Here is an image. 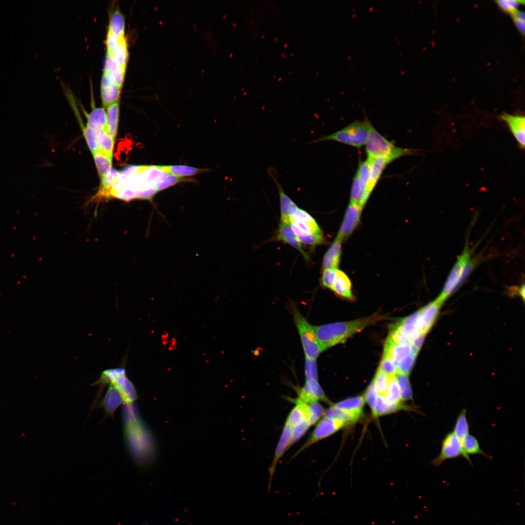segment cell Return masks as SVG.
I'll return each mask as SVG.
<instances>
[{
  "instance_id": "obj_7",
  "label": "cell",
  "mask_w": 525,
  "mask_h": 525,
  "mask_svg": "<svg viewBox=\"0 0 525 525\" xmlns=\"http://www.w3.org/2000/svg\"><path fill=\"white\" fill-rule=\"evenodd\" d=\"M462 456L460 442L453 432L445 435L441 441L440 452L431 462L432 465L438 467L445 460Z\"/></svg>"
},
{
  "instance_id": "obj_32",
  "label": "cell",
  "mask_w": 525,
  "mask_h": 525,
  "mask_svg": "<svg viewBox=\"0 0 525 525\" xmlns=\"http://www.w3.org/2000/svg\"><path fill=\"white\" fill-rule=\"evenodd\" d=\"M365 401L363 396L349 398L332 404L335 408L362 415Z\"/></svg>"
},
{
  "instance_id": "obj_13",
  "label": "cell",
  "mask_w": 525,
  "mask_h": 525,
  "mask_svg": "<svg viewBox=\"0 0 525 525\" xmlns=\"http://www.w3.org/2000/svg\"><path fill=\"white\" fill-rule=\"evenodd\" d=\"M121 88L116 83L112 76L104 71L101 83V95L104 107L119 101Z\"/></svg>"
},
{
  "instance_id": "obj_48",
  "label": "cell",
  "mask_w": 525,
  "mask_h": 525,
  "mask_svg": "<svg viewBox=\"0 0 525 525\" xmlns=\"http://www.w3.org/2000/svg\"><path fill=\"white\" fill-rule=\"evenodd\" d=\"M301 244L309 246H315L324 242L323 233H312L298 237Z\"/></svg>"
},
{
  "instance_id": "obj_1",
  "label": "cell",
  "mask_w": 525,
  "mask_h": 525,
  "mask_svg": "<svg viewBox=\"0 0 525 525\" xmlns=\"http://www.w3.org/2000/svg\"><path fill=\"white\" fill-rule=\"evenodd\" d=\"M386 316L376 312L369 316L346 322L314 326L321 352L341 342Z\"/></svg>"
},
{
  "instance_id": "obj_24",
  "label": "cell",
  "mask_w": 525,
  "mask_h": 525,
  "mask_svg": "<svg viewBox=\"0 0 525 525\" xmlns=\"http://www.w3.org/2000/svg\"><path fill=\"white\" fill-rule=\"evenodd\" d=\"M419 311L400 320L397 325L406 334L412 342L420 332L418 326Z\"/></svg>"
},
{
  "instance_id": "obj_19",
  "label": "cell",
  "mask_w": 525,
  "mask_h": 525,
  "mask_svg": "<svg viewBox=\"0 0 525 525\" xmlns=\"http://www.w3.org/2000/svg\"><path fill=\"white\" fill-rule=\"evenodd\" d=\"M411 352V345L395 344L387 339L384 355L390 358L397 367Z\"/></svg>"
},
{
  "instance_id": "obj_2",
  "label": "cell",
  "mask_w": 525,
  "mask_h": 525,
  "mask_svg": "<svg viewBox=\"0 0 525 525\" xmlns=\"http://www.w3.org/2000/svg\"><path fill=\"white\" fill-rule=\"evenodd\" d=\"M372 127L367 118L362 121H356L330 135L313 140L309 144L335 141L359 148L366 143Z\"/></svg>"
},
{
  "instance_id": "obj_12",
  "label": "cell",
  "mask_w": 525,
  "mask_h": 525,
  "mask_svg": "<svg viewBox=\"0 0 525 525\" xmlns=\"http://www.w3.org/2000/svg\"><path fill=\"white\" fill-rule=\"evenodd\" d=\"M442 302L436 299L419 311L418 326L420 333L426 334L430 330L438 314Z\"/></svg>"
},
{
  "instance_id": "obj_55",
  "label": "cell",
  "mask_w": 525,
  "mask_h": 525,
  "mask_svg": "<svg viewBox=\"0 0 525 525\" xmlns=\"http://www.w3.org/2000/svg\"><path fill=\"white\" fill-rule=\"evenodd\" d=\"M508 292L510 295H518L521 296L523 299L525 298V285L523 284L520 287H512L509 289Z\"/></svg>"
},
{
  "instance_id": "obj_18",
  "label": "cell",
  "mask_w": 525,
  "mask_h": 525,
  "mask_svg": "<svg viewBox=\"0 0 525 525\" xmlns=\"http://www.w3.org/2000/svg\"><path fill=\"white\" fill-rule=\"evenodd\" d=\"M296 405L289 414L286 421L292 427L308 422L310 416L309 404L298 398L293 400Z\"/></svg>"
},
{
  "instance_id": "obj_44",
  "label": "cell",
  "mask_w": 525,
  "mask_h": 525,
  "mask_svg": "<svg viewBox=\"0 0 525 525\" xmlns=\"http://www.w3.org/2000/svg\"><path fill=\"white\" fill-rule=\"evenodd\" d=\"M310 416L308 423L311 426L315 424L324 415L325 410L318 401L309 403Z\"/></svg>"
},
{
  "instance_id": "obj_4",
  "label": "cell",
  "mask_w": 525,
  "mask_h": 525,
  "mask_svg": "<svg viewBox=\"0 0 525 525\" xmlns=\"http://www.w3.org/2000/svg\"><path fill=\"white\" fill-rule=\"evenodd\" d=\"M289 308L300 337L305 358L316 360L321 351L314 326L302 315L295 303H290Z\"/></svg>"
},
{
  "instance_id": "obj_3",
  "label": "cell",
  "mask_w": 525,
  "mask_h": 525,
  "mask_svg": "<svg viewBox=\"0 0 525 525\" xmlns=\"http://www.w3.org/2000/svg\"><path fill=\"white\" fill-rule=\"evenodd\" d=\"M366 144V152L368 160L377 157H384L391 162L401 157L413 154L411 149L395 146L381 135L373 126Z\"/></svg>"
},
{
  "instance_id": "obj_5",
  "label": "cell",
  "mask_w": 525,
  "mask_h": 525,
  "mask_svg": "<svg viewBox=\"0 0 525 525\" xmlns=\"http://www.w3.org/2000/svg\"><path fill=\"white\" fill-rule=\"evenodd\" d=\"M471 252L466 245L462 253L457 258L444 285L439 296L436 298L443 303L446 298L463 281V276L467 266L471 262Z\"/></svg>"
},
{
  "instance_id": "obj_17",
  "label": "cell",
  "mask_w": 525,
  "mask_h": 525,
  "mask_svg": "<svg viewBox=\"0 0 525 525\" xmlns=\"http://www.w3.org/2000/svg\"><path fill=\"white\" fill-rule=\"evenodd\" d=\"M351 289V283L349 277L345 272L338 269L332 290L336 296L342 298L353 301L354 296Z\"/></svg>"
},
{
  "instance_id": "obj_11",
  "label": "cell",
  "mask_w": 525,
  "mask_h": 525,
  "mask_svg": "<svg viewBox=\"0 0 525 525\" xmlns=\"http://www.w3.org/2000/svg\"><path fill=\"white\" fill-rule=\"evenodd\" d=\"M298 399L307 404L321 401L332 404L318 383V380H306L304 385L298 390Z\"/></svg>"
},
{
  "instance_id": "obj_16",
  "label": "cell",
  "mask_w": 525,
  "mask_h": 525,
  "mask_svg": "<svg viewBox=\"0 0 525 525\" xmlns=\"http://www.w3.org/2000/svg\"><path fill=\"white\" fill-rule=\"evenodd\" d=\"M123 402V398L120 390L110 384L101 402V406L105 410L106 415L112 416L115 411Z\"/></svg>"
},
{
  "instance_id": "obj_29",
  "label": "cell",
  "mask_w": 525,
  "mask_h": 525,
  "mask_svg": "<svg viewBox=\"0 0 525 525\" xmlns=\"http://www.w3.org/2000/svg\"><path fill=\"white\" fill-rule=\"evenodd\" d=\"M92 155L99 176L101 178L112 169L113 155L99 150Z\"/></svg>"
},
{
  "instance_id": "obj_30",
  "label": "cell",
  "mask_w": 525,
  "mask_h": 525,
  "mask_svg": "<svg viewBox=\"0 0 525 525\" xmlns=\"http://www.w3.org/2000/svg\"><path fill=\"white\" fill-rule=\"evenodd\" d=\"M125 69L119 65L110 55L106 53L104 71L109 73L117 85L121 88L122 85Z\"/></svg>"
},
{
  "instance_id": "obj_28",
  "label": "cell",
  "mask_w": 525,
  "mask_h": 525,
  "mask_svg": "<svg viewBox=\"0 0 525 525\" xmlns=\"http://www.w3.org/2000/svg\"><path fill=\"white\" fill-rule=\"evenodd\" d=\"M462 456L472 465L469 455H481L489 459L490 456L484 452L481 448L477 438L472 435L469 434L465 438L462 445Z\"/></svg>"
},
{
  "instance_id": "obj_15",
  "label": "cell",
  "mask_w": 525,
  "mask_h": 525,
  "mask_svg": "<svg viewBox=\"0 0 525 525\" xmlns=\"http://www.w3.org/2000/svg\"><path fill=\"white\" fill-rule=\"evenodd\" d=\"M276 239L292 246L298 250L307 260L309 257L304 251L298 237L293 230L290 223L280 222L277 231Z\"/></svg>"
},
{
  "instance_id": "obj_39",
  "label": "cell",
  "mask_w": 525,
  "mask_h": 525,
  "mask_svg": "<svg viewBox=\"0 0 525 525\" xmlns=\"http://www.w3.org/2000/svg\"><path fill=\"white\" fill-rule=\"evenodd\" d=\"M108 54L119 65L125 69L128 58V47L126 39L124 38L121 41L111 54Z\"/></svg>"
},
{
  "instance_id": "obj_27",
  "label": "cell",
  "mask_w": 525,
  "mask_h": 525,
  "mask_svg": "<svg viewBox=\"0 0 525 525\" xmlns=\"http://www.w3.org/2000/svg\"><path fill=\"white\" fill-rule=\"evenodd\" d=\"M87 126L100 131L106 129V113L103 107H94L87 115Z\"/></svg>"
},
{
  "instance_id": "obj_34",
  "label": "cell",
  "mask_w": 525,
  "mask_h": 525,
  "mask_svg": "<svg viewBox=\"0 0 525 525\" xmlns=\"http://www.w3.org/2000/svg\"><path fill=\"white\" fill-rule=\"evenodd\" d=\"M469 429L467 411L465 409H463L460 412L456 419L453 431L459 439L461 447L465 438L469 434Z\"/></svg>"
},
{
  "instance_id": "obj_10",
  "label": "cell",
  "mask_w": 525,
  "mask_h": 525,
  "mask_svg": "<svg viewBox=\"0 0 525 525\" xmlns=\"http://www.w3.org/2000/svg\"><path fill=\"white\" fill-rule=\"evenodd\" d=\"M268 173L275 184L280 197V222L290 223L292 213L298 206L292 199L284 191L278 177L277 172L274 167H269Z\"/></svg>"
},
{
  "instance_id": "obj_37",
  "label": "cell",
  "mask_w": 525,
  "mask_h": 525,
  "mask_svg": "<svg viewBox=\"0 0 525 525\" xmlns=\"http://www.w3.org/2000/svg\"><path fill=\"white\" fill-rule=\"evenodd\" d=\"M83 133L88 147L92 154L100 149V138L102 131L86 126L83 128Z\"/></svg>"
},
{
  "instance_id": "obj_26",
  "label": "cell",
  "mask_w": 525,
  "mask_h": 525,
  "mask_svg": "<svg viewBox=\"0 0 525 525\" xmlns=\"http://www.w3.org/2000/svg\"><path fill=\"white\" fill-rule=\"evenodd\" d=\"M106 108V131L115 140L117 135L119 119V101L108 105Z\"/></svg>"
},
{
  "instance_id": "obj_14",
  "label": "cell",
  "mask_w": 525,
  "mask_h": 525,
  "mask_svg": "<svg viewBox=\"0 0 525 525\" xmlns=\"http://www.w3.org/2000/svg\"><path fill=\"white\" fill-rule=\"evenodd\" d=\"M499 117L506 122L520 147L524 149L525 136V116L504 112Z\"/></svg>"
},
{
  "instance_id": "obj_46",
  "label": "cell",
  "mask_w": 525,
  "mask_h": 525,
  "mask_svg": "<svg viewBox=\"0 0 525 525\" xmlns=\"http://www.w3.org/2000/svg\"><path fill=\"white\" fill-rule=\"evenodd\" d=\"M338 269H323L321 284L323 287L332 290Z\"/></svg>"
},
{
  "instance_id": "obj_35",
  "label": "cell",
  "mask_w": 525,
  "mask_h": 525,
  "mask_svg": "<svg viewBox=\"0 0 525 525\" xmlns=\"http://www.w3.org/2000/svg\"><path fill=\"white\" fill-rule=\"evenodd\" d=\"M190 181H194V180L185 177H179L165 173L159 176L153 186L158 192L164 190L180 182Z\"/></svg>"
},
{
  "instance_id": "obj_25",
  "label": "cell",
  "mask_w": 525,
  "mask_h": 525,
  "mask_svg": "<svg viewBox=\"0 0 525 525\" xmlns=\"http://www.w3.org/2000/svg\"><path fill=\"white\" fill-rule=\"evenodd\" d=\"M166 173L179 177L191 176L209 171L207 169L198 168L185 165H159Z\"/></svg>"
},
{
  "instance_id": "obj_52",
  "label": "cell",
  "mask_w": 525,
  "mask_h": 525,
  "mask_svg": "<svg viewBox=\"0 0 525 525\" xmlns=\"http://www.w3.org/2000/svg\"><path fill=\"white\" fill-rule=\"evenodd\" d=\"M124 38H125V37H118L114 34L108 31L105 41L107 49L106 53L111 54L121 41Z\"/></svg>"
},
{
  "instance_id": "obj_54",
  "label": "cell",
  "mask_w": 525,
  "mask_h": 525,
  "mask_svg": "<svg viewBox=\"0 0 525 525\" xmlns=\"http://www.w3.org/2000/svg\"><path fill=\"white\" fill-rule=\"evenodd\" d=\"M378 394V393L376 390L374 382L373 381L370 383L369 385L366 389L365 395L364 396L365 402H366L368 403L371 409L373 406L374 402Z\"/></svg>"
},
{
  "instance_id": "obj_56",
  "label": "cell",
  "mask_w": 525,
  "mask_h": 525,
  "mask_svg": "<svg viewBox=\"0 0 525 525\" xmlns=\"http://www.w3.org/2000/svg\"><path fill=\"white\" fill-rule=\"evenodd\" d=\"M496 2L498 5L505 11L513 15L515 12L517 11L512 9L510 5L508 4L507 0H496Z\"/></svg>"
},
{
  "instance_id": "obj_36",
  "label": "cell",
  "mask_w": 525,
  "mask_h": 525,
  "mask_svg": "<svg viewBox=\"0 0 525 525\" xmlns=\"http://www.w3.org/2000/svg\"><path fill=\"white\" fill-rule=\"evenodd\" d=\"M108 31L118 37H125L124 18L121 12L118 9L114 11L109 18Z\"/></svg>"
},
{
  "instance_id": "obj_20",
  "label": "cell",
  "mask_w": 525,
  "mask_h": 525,
  "mask_svg": "<svg viewBox=\"0 0 525 525\" xmlns=\"http://www.w3.org/2000/svg\"><path fill=\"white\" fill-rule=\"evenodd\" d=\"M342 242L336 238L328 248L323 258V269L338 268L342 254Z\"/></svg>"
},
{
  "instance_id": "obj_38",
  "label": "cell",
  "mask_w": 525,
  "mask_h": 525,
  "mask_svg": "<svg viewBox=\"0 0 525 525\" xmlns=\"http://www.w3.org/2000/svg\"><path fill=\"white\" fill-rule=\"evenodd\" d=\"M384 397L389 404H402L399 386L395 375L390 376L388 387Z\"/></svg>"
},
{
  "instance_id": "obj_58",
  "label": "cell",
  "mask_w": 525,
  "mask_h": 525,
  "mask_svg": "<svg viewBox=\"0 0 525 525\" xmlns=\"http://www.w3.org/2000/svg\"><path fill=\"white\" fill-rule=\"evenodd\" d=\"M513 16L514 18H516L521 20L525 21V14L523 12L519 11L517 10Z\"/></svg>"
},
{
  "instance_id": "obj_42",
  "label": "cell",
  "mask_w": 525,
  "mask_h": 525,
  "mask_svg": "<svg viewBox=\"0 0 525 525\" xmlns=\"http://www.w3.org/2000/svg\"><path fill=\"white\" fill-rule=\"evenodd\" d=\"M120 171L112 168L110 172L101 179L100 189L96 196H99L106 192L111 187L116 178L119 176Z\"/></svg>"
},
{
  "instance_id": "obj_43",
  "label": "cell",
  "mask_w": 525,
  "mask_h": 525,
  "mask_svg": "<svg viewBox=\"0 0 525 525\" xmlns=\"http://www.w3.org/2000/svg\"><path fill=\"white\" fill-rule=\"evenodd\" d=\"M387 340L398 345H412V341L396 325L393 327Z\"/></svg>"
},
{
  "instance_id": "obj_21",
  "label": "cell",
  "mask_w": 525,
  "mask_h": 525,
  "mask_svg": "<svg viewBox=\"0 0 525 525\" xmlns=\"http://www.w3.org/2000/svg\"><path fill=\"white\" fill-rule=\"evenodd\" d=\"M165 173L159 165H140L138 177L141 188L153 186L159 176Z\"/></svg>"
},
{
  "instance_id": "obj_9",
  "label": "cell",
  "mask_w": 525,
  "mask_h": 525,
  "mask_svg": "<svg viewBox=\"0 0 525 525\" xmlns=\"http://www.w3.org/2000/svg\"><path fill=\"white\" fill-rule=\"evenodd\" d=\"M292 426L285 421L280 438L277 445L272 463L268 469L269 474L267 486L268 493L270 494L272 482L277 463L283 454L289 448L292 437Z\"/></svg>"
},
{
  "instance_id": "obj_23",
  "label": "cell",
  "mask_w": 525,
  "mask_h": 525,
  "mask_svg": "<svg viewBox=\"0 0 525 525\" xmlns=\"http://www.w3.org/2000/svg\"><path fill=\"white\" fill-rule=\"evenodd\" d=\"M110 384L114 385L120 390L123 398L124 402H131L136 399V393L134 386L127 378L125 371L117 377Z\"/></svg>"
},
{
  "instance_id": "obj_47",
  "label": "cell",
  "mask_w": 525,
  "mask_h": 525,
  "mask_svg": "<svg viewBox=\"0 0 525 525\" xmlns=\"http://www.w3.org/2000/svg\"><path fill=\"white\" fill-rule=\"evenodd\" d=\"M115 140L105 131L101 134L100 150L108 154L113 155Z\"/></svg>"
},
{
  "instance_id": "obj_31",
  "label": "cell",
  "mask_w": 525,
  "mask_h": 525,
  "mask_svg": "<svg viewBox=\"0 0 525 525\" xmlns=\"http://www.w3.org/2000/svg\"><path fill=\"white\" fill-rule=\"evenodd\" d=\"M324 417L342 421L347 425L356 421L362 415L337 409L332 404L325 410Z\"/></svg>"
},
{
  "instance_id": "obj_6",
  "label": "cell",
  "mask_w": 525,
  "mask_h": 525,
  "mask_svg": "<svg viewBox=\"0 0 525 525\" xmlns=\"http://www.w3.org/2000/svg\"><path fill=\"white\" fill-rule=\"evenodd\" d=\"M346 425L347 424L342 421L324 417L317 423L307 440L293 458L311 445L331 436Z\"/></svg>"
},
{
  "instance_id": "obj_40",
  "label": "cell",
  "mask_w": 525,
  "mask_h": 525,
  "mask_svg": "<svg viewBox=\"0 0 525 525\" xmlns=\"http://www.w3.org/2000/svg\"><path fill=\"white\" fill-rule=\"evenodd\" d=\"M395 376L399 386L402 401L412 400L413 393L408 375L397 372Z\"/></svg>"
},
{
  "instance_id": "obj_41",
  "label": "cell",
  "mask_w": 525,
  "mask_h": 525,
  "mask_svg": "<svg viewBox=\"0 0 525 525\" xmlns=\"http://www.w3.org/2000/svg\"><path fill=\"white\" fill-rule=\"evenodd\" d=\"M390 376L378 368L373 381L378 393L383 397L387 391Z\"/></svg>"
},
{
  "instance_id": "obj_49",
  "label": "cell",
  "mask_w": 525,
  "mask_h": 525,
  "mask_svg": "<svg viewBox=\"0 0 525 525\" xmlns=\"http://www.w3.org/2000/svg\"><path fill=\"white\" fill-rule=\"evenodd\" d=\"M310 427L311 426L309 423L305 422L292 427V437L289 447L298 440L305 434Z\"/></svg>"
},
{
  "instance_id": "obj_45",
  "label": "cell",
  "mask_w": 525,
  "mask_h": 525,
  "mask_svg": "<svg viewBox=\"0 0 525 525\" xmlns=\"http://www.w3.org/2000/svg\"><path fill=\"white\" fill-rule=\"evenodd\" d=\"M418 354V352L412 349L411 353L397 366L398 372L408 375L412 368Z\"/></svg>"
},
{
  "instance_id": "obj_51",
  "label": "cell",
  "mask_w": 525,
  "mask_h": 525,
  "mask_svg": "<svg viewBox=\"0 0 525 525\" xmlns=\"http://www.w3.org/2000/svg\"><path fill=\"white\" fill-rule=\"evenodd\" d=\"M379 369L390 376L395 375L398 372L397 367L388 357L383 355Z\"/></svg>"
},
{
  "instance_id": "obj_57",
  "label": "cell",
  "mask_w": 525,
  "mask_h": 525,
  "mask_svg": "<svg viewBox=\"0 0 525 525\" xmlns=\"http://www.w3.org/2000/svg\"><path fill=\"white\" fill-rule=\"evenodd\" d=\"M515 24L521 33L523 35L525 34V21L521 20L516 18L513 17Z\"/></svg>"
},
{
  "instance_id": "obj_33",
  "label": "cell",
  "mask_w": 525,
  "mask_h": 525,
  "mask_svg": "<svg viewBox=\"0 0 525 525\" xmlns=\"http://www.w3.org/2000/svg\"><path fill=\"white\" fill-rule=\"evenodd\" d=\"M402 408H404L402 404H389L383 396L378 394L371 410L373 416L378 417L395 412Z\"/></svg>"
},
{
  "instance_id": "obj_22",
  "label": "cell",
  "mask_w": 525,
  "mask_h": 525,
  "mask_svg": "<svg viewBox=\"0 0 525 525\" xmlns=\"http://www.w3.org/2000/svg\"><path fill=\"white\" fill-rule=\"evenodd\" d=\"M368 160L370 162L371 165L368 189L371 192L380 179L385 167L391 161L388 158L381 156Z\"/></svg>"
},
{
  "instance_id": "obj_8",
  "label": "cell",
  "mask_w": 525,
  "mask_h": 525,
  "mask_svg": "<svg viewBox=\"0 0 525 525\" xmlns=\"http://www.w3.org/2000/svg\"><path fill=\"white\" fill-rule=\"evenodd\" d=\"M362 209L358 205L350 202L336 238L342 242L350 236L360 222Z\"/></svg>"
},
{
  "instance_id": "obj_53",
  "label": "cell",
  "mask_w": 525,
  "mask_h": 525,
  "mask_svg": "<svg viewBox=\"0 0 525 525\" xmlns=\"http://www.w3.org/2000/svg\"><path fill=\"white\" fill-rule=\"evenodd\" d=\"M157 192L154 186L143 187L139 191L138 199L151 201Z\"/></svg>"
},
{
  "instance_id": "obj_50",
  "label": "cell",
  "mask_w": 525,
  "mask_h": 525,
  "mask_svg": "<svg viewBox=\"0 0 525 525\" xmlns=\"http://www.w3.org/2000/svg\"><path fill=\"white\" fill-rule=\"evenodd\" d=\"M304 372L306 380L311 379L318 380L316 360H311L305 358Z\"/></svg>"
}]
</instances>
